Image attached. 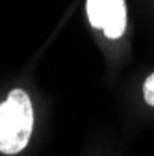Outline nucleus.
Listing matches in <instances>:
<instances>
[{
    "label": "nucleus",
    "instance_id": "1",
    "mask_svg": "<svg viewBox=\"0 0 154 156\" xmlns=\"http://www.w3.org/2000/svg\"><path fill=\"white\" fill-rule=\"evenodd\" d=\"M33 110L32 101L23 89L9 91L8 99L0 104V152H21L32 136Z\"/></svg>",
    "mask_w": 154,
    "mask_h": 156
},
{
    "label": "nucleus",
    "instance_id": "2",
    "mask_svg": "<svg viewBox=\"0 0 154 156\" xmlns=\"http://www.w3.org/2000/svg\"><path fill=\"white\" fill-rule=\"evenodd\" d=\"M87 17L93 28L102 30L106 37L117 39L126 28L124 0H87Z\"/></svg>",
    "mask_w": 154,
    "mask_h": 156
},
{
    "label": "nucleus",
    "instance_id": "3",
    "mask_svg": "<svg viewBox=\"0 0 154 156\" xmlns=\"http://www.w3.org/2000/svg\"><path fill=\"white\" fill-rule=\"evenodd\" d=\"M143 97H145V101L149 106H154V73L145 80L143 84Z\"/></svg>",
    "mask_w": 154,
    "mask_h": 156
}]
</instances>
